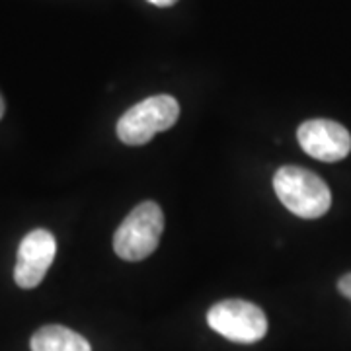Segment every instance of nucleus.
Returning <instances> with one entry per match:
<instances>
[{"mask_svg":"<svg viewBox=\"0 0 351 351\" xmlns=\"http://www.w3.org/2000/svg\"><path fill=\"white\" fill-rule=\"evenodd\" d=\"M274 189L279 201L301 219H318L326 215L332 205L326 182L299 166L279 168L274 176Z\"/></svg>","mask_w":351,"mask_h":351,"instance_id":"f257e3e1","label":"nucleus"},{"mask_svg":"<svg viewBox=\"0 0 351 351\" xmlns=\"http://www.w3.org/2000/svg\"><path fill=\"white\" fill-rule=\"evenodd\" d=\"M164 213L158 203L143 201L127 215L113 234V250L125 262H141L158 248Z\"/></svg>","mask_w":351,"mask_h":351,"instance_id":"f03ea898","label":"nucleus"},{"mask_svg":"<svg viewBox=\"0 0 351 351\" xmlns=\"http://www.w3.org/2000/svg\"><path fill=\"white\" fill-rule=\"evenodd\" d=\"M180 115V106L172 96H152L135 104L117 121V137L129 147L147 145L156 133L174 125Z\"/></svg>","mask_w":351,"mask_h":351,"instance_id":"7ed1b4c3","label":"nucleus"},{"mask_svg":"<svg viewBox=\"0 0 351 351\" xmlns=\"http://www.w3.org/2000/svg\"><path fill=\"white\" fill-rule=\"evenodd\" d=\"M207 324L234 343H256L267 334V318L262 308L240 299L213 304L207 313Z\"/></svg>","mask_w":351,"mask_h":351,"instance_id":"20e7f679","label":"nucleus"},{"mask_svg":"<svg viewBox=\"0 0 351 351\" xmlns=\"http://www.w3.org/2000/svg\"><path fill=\"white\" fill-rule=\"evenodd\" d=\"M57 254V240L45 228H36L27 232L20 242L16 267H14V281L22 289L38 287L51 267Z\"/></svg>","mask_w":351,"mask_h":351,"instance_id":"39448f33","label":"nucleus"},{"mask_svg":"<svg viewBox=\"0 0 351 351\" xmlns=\"http://www.w3.org/2000/svg\"><path fill=\"white\" fill-rule=\"evenodd\" d=\"M297 138L302 151L320 162L343 160L351 151L350 131L330 119L304 121L297 131Z\"/></svg>","mask_w":351,"mask_h":351,"instance_id":"423d86ee","label":"nucleus"},{"mask_svg":"<svg viewBox=\"0 0 351 351\" xmlns=\"http://www.w3.org/2000/svg\"><path fill=\"white\" fill-rule=\"evenodd\" d=\"M29 348L32 351H92L84 336L59 324L39 328L29 339Z\"/></svg>","mask_w":351,"mask_h":351,"instance_id":"0eeeda50","label":"nucleus"},{"mask_svg":"<svg viewBox=\"0 0 351 351\" xmlns=\"http://www.w3.org/2000/svg\"><path fill=\"white\" fill-rule=\"evenodd\" d=\"M338 291L341 293V295H343V297L351 299V274H346V276L339 279Z\"/></svg>","mask_w":351,"mask_h":351,"instance_id":"6e6552de","label":"nucleus"},{"mask_svg":"<svg viewBox=\"0 0 351 351\" xmlns=\"http://www.w3.org/2000/svg\"><path fill=\"white\" fill-rule=\"evenodd\" d=\"M154 6H160V8H166V6H174L178 0H149Z\"/></svg>","mask_w":351,"mask_h":351,"instance_id":"1a4fd4ad","label":"nucleus"},{"mask_svg":"<svg viewBox=\"0 0 351 351\" xmlns=\"http://www.w3.org/2000/svg\"><path fill=\"white\" fill-rule=\"evenodd\" d=\"M2 115H4V100H2V96H0V119H2Z\"/></svg>","mask_w":351,"mask_h":351,"instance_id":"9d476101","label":"nucleus"}]
</instances>
